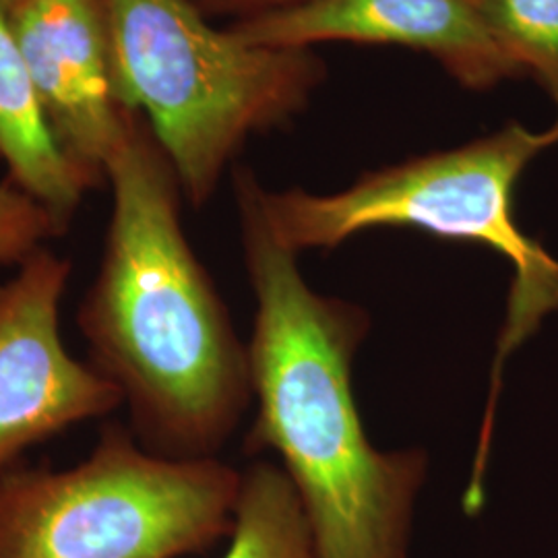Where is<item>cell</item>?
Listing matches in <instances>:
<instances>
[{"instance_id": "obj_1", "label": "cell", "mask_w": 558, "mask_h": 558, "mask_svg": "<svg viewBox=\"0 0 558 558\" xmlns=\"http://www.w3.org/2000/svg\"><path fill=\"white\" fill-rule=\"evenodd\" d=\"M240 239L257 299L246 345L257 418L244 439L276 451L306 513L315 558H410L422 449L379 451L352 391V362L371 317L354 302L315 292L299 255L271 232L255 172H232Z\"/></svg>"}, {"instance_id": "obj_2", "label": "cell", "mask_w": 558, "mask_h": 558, "mask_svg": "<svg viewBox=\"0 0 558 558\" xmlns=\"http://www.w3.org/2000/svg\"><path fill=\"white\" fill-rule=\"evenodd\" d=\"M106 182L100 269L77 311L89 364L119 387L147 451L216 458L253 398L248 352L184 234L179 177L141 114Z\"/></svg>"}, {"instance_id": "obj_3", "label": "cell", "mask_w": 558, "mask_h": 558, "mask_svg": "<svg viewBox=\"0 0 558 558\" xmlns=\"http://www.w3.org/2000/svg\"><path fill=\"white\" fill-rule=\"evenodd\" d=\"M558 145V114L534 131L511 120L499 131L453 149L433 151L364 172L333 195L304 189L267 191L260 207L274 236L294 251H329L375 228H414L430 236L482 244L511 263L513 279L490 371L470 482L482 486L493 445L505 362L558 311V259L515 220L521 174Z\"/></svg>"}, {"instance_id": "obj_4", "label": "cell", "mask_w": 558, "mask_h": 558, "mask_svg": "<svg viewBox=\"0 0 558 558\" xmlns=\"http://www.w3.org/2000/svg\"><path fill=\"white\" fill-rule=\"evenodd\" d=\"M108 9L126 101L195 209L248 140L300 117L327 77L317 50L246 44L189 0H108Z\"/></svg>"}, {"instance_id": "obj_5", "label": "cell", "mask_w": 558, "mask_h": 558, "mask_svg": "<svg viewBox=\"0 0 558 558\" xmlns=\"http://www.w3.org/2000/svg\"><path fill=\"white\" fill-rule=\"evenodd\" d=\"M240 490L228 463L161 458L112 422L73 468L0 472V558L197 555L232 534Z\"/></svg>"}, {"instance_id": "obj_6", "label": "cell", "mask_w": 558, "mask_h": 558, "mask_svg": "<svg viewBox=\"0 0 558 558\" xmlns=\"http://www.w3.org/2000/svg\"><path fill=\"white\" fill-rule=\"evenodd\" d=\"M71 271V260L44 246L0 283V472L27 449L124 405L119 387L71 356L60 338Z\"/></svg>"}, {"instance_id": "obj_7", "label": "cell", "mask_w": 558, "mask_h": 558, "mask_svg": "<svg viewBox=\"0 0 558 558\" xmlns=\"http://www.w3.org/2000/svg\"><path fill=\"white\" fill-rule=\"evenodd\" d=\"M7 15L54 140L101 189L140 114L124 96L108 0H23Z\"/></svg>"}, {"instance_id": "obj_8", "label": "cell", "mask_w": 558, "mask_h": 558, "mask_svg": "<svg viewBox=\"0 0 558 558\" xmlns=\"http://www.w3.org/2000/svg\"><path fill=\"white\" fill-rule=\"evenodd\" d=\"M226 27L246 44L315 50L327 41L424 52L472 92L523 80L482 25L470 0H306Z\"/></svg>"}, {"instance_id": "obj_9", "label": "cell", "mask_w": 558, "mask_h": 558, "mask_svg": "<svg viewBox=\"0 0 558 558\" xmlns=\"http://www.w3.org/2000/svg\"><path fill=\"white\" fill-rule=\"evenodd\" d=\"M0 163L4 177L66 228L87 193L100 189L71 160L44 117L20 41L0 7Z\"/></svg>"}, {"instance_id": "obj_10", "label": "cell", "mask_w": 558, "mask_h": 558, "mask_svg": "<svg viewBox=\"0 0 558 558\" xmlns=\"http://www.w3.org/2000/svg\"><path fill=\"white\" fill-rule=\"evenodd\" d=\"M221 558H315L296 488L278 465L259 461L242 472L232 542Z\"/></svg>"}, {"instance_id": "obj_11", "label": "cell", "mask_w": 558, "mask_h": 558, "mask_svg": "<svg viewBox=\"0 0 558 558\" xmlns=\"http://www.w3.org/2000/svg\"><path fill=\"white\" fill-rule=\"evenodd\" d=\"M482 25L523 75L553 98L558 114V0H470Z\"/></svg>"}, {"instance_id": "obj_12", "label": "cell", "mask_w": 558, "mask_h": 558, "mask_svg": "<svg viewBox=\"0 0 558 558\" xmlns=\"http://www.w3.org/2000/svg\"><path fill=\"white\" fill-rule=\"evenodd\" d=\"M69 232L44 205L7 177L0 180V265L20 267L36 251Z\"/></svg>"}, {"instance_id": "obj_13", "label": "cell", "mask_w": 558, "mask_h": 558, "mask_svg": "<svg viewBox=\"0 0 558 558\" xmlns=\"http://www.w3.org/2000/svg\"><path fill=\"white\" fill-rule=\"evenodd\" d=\"M189 2L195 4L207 20H228V23H232V21L251 20L274 11H281L306 0H189Z\"/></svg>"}, {"instance_id": "obj_14", "label": "cell", "mask_w": 558, "mask_h": 558, "mask_svg": "<svg viewBox=\"0 0 558 558\" xmlns=\"http://www.w3.org/2000/svg\"><path fill=\"white\" fill-rule=\"evenodd\" d=\"M23 0H0V7L4 9V11H9V9H13L15 4H20Z\"/></svg>"}]
</instances>
